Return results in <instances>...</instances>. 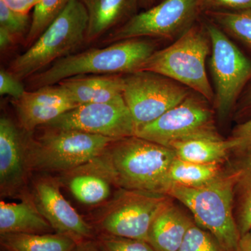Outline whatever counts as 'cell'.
<instances>
[{
  "mask_svg": "<svg viewBox=\"0 0 251 251\" xmlns=\"http://www.w3.org/2000/svg\"><path fill=\"white\" fill-rule=\"evenodd\" d=\"M174 150L140 137L113 140L95 158L117 189L166 194Z\"/></svg>",
  "mask_w": 251,
  "mask_h": 251,
  "instance_id": "cell-1",
  "label": "cell"
},
{
  "mask_svg": "<svg viewBox=\"0 0 251 251\" xmlns=\"http://www.w3.org/2000/svg\"><path fill=\"white\" fill-rule=\"evenodd\" d=\"M156 50V44L145 38L117 41L102 49L63 57L29 77V84L38 89L79 75H126L140 72Z\"/></svg>",
  "mask_w": 251,
  "mask_h": 251,
  "instance_id": "cell-2",
  "label": "cell"
},
{
  "mask_svg": "<svg viewBox=\"0 0 251 251\" xmlns=\"http://www.w3.org/2000/svg\"><path fill=\"white\" fill-rule=\"evenodd\" d=\"M233 165L215 181L201 187L172 185L166 195L192 213L195 222L212 234L226 251H237L241 239L234 214Z\"/></svg>",
  "mask_w": 251,
  "mask_h": 251,
  "instance_id": "cell-3",
  "label": "cell"
},
{
  "mask_svg": "<svg viewBox=\"0 0 251 251\" xmlns=\"http://www.w3.org/2000/svg\"><path fill=\"white\" fill-rule=\"evenodd\" d=\"M37 137L26 133V158L29 172L62 174L101 154L115 140L74 130L40 127Z\"/></svg>",
  "mask_w": 251,
  "mask_h": 251,
  "instance_id": "cell-4",
  "label": "cell"
},
{
  "mask_svg": "<svg viewBox=\"0 0 251 251\" xmlns=\"http://www.w3.org/2000/svg\"><path fill=\"white\" fill-rule=\"evenodd\" d=\"M88 16L81 0H71L29 49L14 59L8 71L20 80L29 78L86 43Z\"/></svg>",
  "mask_w": 251,
  "mask_h": 251,
  "instance_id": "cell-5",
  "label": "cell"
},
{
  "mask_svg": "<svg viewBox=\"0 0 251 251\" xmlns=\"http://www.w3.org/2000/svg\"><path fill=\"white\" fill-rule=\"evenodd\" d=\"M211 41L204 25H193L171 46L156 50L140 71L161 74L214 101V92L206 70Z\"/></svg>",
  "mask_w": 251,
  "mask_h": 251,
  "instance_id": "cell-6",
  "label": "cell"
},
{
  "mask_svg": "<svg viewBox=\"0 0 251 251\" xmlns=\"http://www.w3.org/2000/svg\"><path fill=\"white\" fill-rule=\"evenodd\" d=\"M172 200L163 193L120 188L89 222L97 234L148 242L153 220Z\"/></svg>",
  "mask_w": 251,
  "mask_h": 251,
  "instance_id": "cell-7",
  "label": "cell"
},
{
  "mask_svg": "<svg viewBox=\"0 0 251 251\" xmlns=\"http://www.w3.org/2000/svg\"><path fill=\"white\" fill-rule=\"evenodd\" d=\"M211 41L209 62L214 85V105L220 121L229 117L251 79V59L212 21L204 23Z\"/></svg>",
  "mask_w": 251,
  "mask_h": 251,
  "instance_id": "cell-8",
  "label": "cell"
},
{
  "mask_svg": "<svg viewBox=\"0 0 251 251\" xmlns=\"http://www.w3.org/2000/svg\"><path fill=\"white\" fill-rule=\"evenodd\" d=\"M209 103L192 92L159 118L138 128L135 135L168 148L185 140L223 139L216 126V112Z\"/></svg>",
  "mask_w": 251,
  "mask_h": 251,
  "instance_id": "cell-9",
  "label": "cell"
},
{
  "mask_svg": "<svg viewBox=\"0 0 251 251\" xmlns=\"http://www.w3.org/2000/svg\"><path fill=\"white\" fill-rule=\"evenodd\" d=\"M202 0H163L134 14L104 38V44L136 38H179L194 25Z\"/></svg>",
  "mask_w": 251,
  "mask_h": 251,
  "instance_id": "cell-10",
  "label": "cell"
},
{
  "mask_svg": "<svg viewBox=\"0 0 251 251\" xmlns=\"http://www.w3.org/2000/svg\"><path fill=\"white\" fill-rule=\"evenodd\" d=\"M123 81L124 99L136 130L159 118L192 92L169 77L148 71L124 75Z\"/></svg>",
  "mask_w": 251,
  "mask_h": 251,
  "instance_id": "cell-11",
  "label": "cell"
},
{
  "mask_svg": "<svg viewBox=\"0 0 251 251\" xmlns=\"http://www.w3.org/2000/svg\"><path fill=\"white\" fill-rule=\"evenodd\" d=\"M41 127L78 130L115 140L133 136L136 131L123 96L106 103L77 105Z\"/></svg>",
  "mask_w": 251,
  "mask_h": 251,
  "instance_id": "cell-12",
  "label": "cell"
},
{
  "mask_svg": "<svg viewBox=\"0 0 251 251\" xmlns=\"http://www.w3.org/2000/svg\"><path fill=\"white\" fill-rule=\"evenodd\" d=\"M58 176L39 175L32 183L31 196L54 232L80 243L95 239L97 232L63 196Z\"/></svg>",
  "mask_w": 251,
  "mask_h": 251,
  "instance_id": "cell-13",
  "label": "cell"
},
{
  "mask_svg": "<svg viewBox=\"0 0 251 251\" xmlns=\"http://www.w3.org/2000/svg\"><path fill=\"white\" fill-rule=\"evenodd\" d=\"M26 133L9 117L0 119V193L3 198L29 195Z\"/></svg>",
  "mask_w": 251,
  "mask_h": 251,
  "instance_id": "cell-14",
  "label": "cell"
},
{
  "mask_svg": "<svg viewBox=\"0 0 251 251\" xmlns=\"http://www.w3.org/2000/svg\"><path fill=\"white\" fill-rule=\"evenodd\" d=\"M58 178L62 186H65L76 201L87 206L103 205L115 193L112 188H117L95 158L59 175Z\"/></svg>",
  "mask_w": 251,
  "mask_h": 251,
  "instance_id": "cell-15",
  "label": "cell"
},
{
  "mask_svg": "<svg viewBox=\"0 0 251 251\" xmlns=\"http://www.w3.org/2000/svg\"><path fill=\"white\" fill-rule=\"evenodd\" d=\"M124 75H85L59 82L77 105L106 103L123 96Z\"/></svg>",
  "mask_w": 251,
  "mask_h": 251,
  "instance_id": "cell-16",
  "label": "cell"
},
{
  "mask_svg": "<svg viewBox=\"0 0 251 251\" xmlns=\"http://www.w3.org/2000/svg\"><path fill=\"white\" fill-rule=\"evenodd\" d=\"M88 16L86 44L100 39L133 16L140 0H81Z\"/></svg>",
  "mask_w": 251,
  "mask_h": 251,
  "instance_id": "cell-17",
  "label": "cell"
},
{
  "mask_svg": "<svg viewBox=\"0 0 251 251\" xmlns=\"http://www.w3.org/2000/svg\"><path fill=\"white\" fill-rule=\"evenodd\" d=\"M195 223L181 208L170 201L153 220L148 242L157 251H177Z\"/></svg>",
  "mask_w": 251,
  "mask_h": 251,
  "instance_id": "cell-18",
  "label": "cell"
},
{
  "mask_svg": "<svg viewBox=\"0 0 251 251\" xmlns=\"http://www.w3.org/2000/svg\"><path fill=\"white\" fill-rule=\"evenodd\" d=\"M21 202H0V234L53 233L54 229L36 206L31 193Z\"/></svg>",
  "mask_w": 251,
  "mask_h": 251,
  "instance_id": "cell-19",
  "label": "cell"
},
{
  "mask_svg": "<svg viewBox=\"0 0 251 251\" xmlns=\"http://www.w3.org/2000/svg\"><path fill=\"white\" fill-rule=\"evenodd\" d=\"M233 164L237 176L234 187V214L241 237L251 229V149L237 153Z\"/></svg>",
  "mask_w": 251,
  "mask_h": 251,
  "instance_id": "cell-20",
  "label": "cell"
},
{
  "mask_svg": "<svg viewBox=\"0 0 251 251\" xmlns=\"http://www.w3.org/2000/svg\"><path fill=\"white\" fill-rule=\"evenodd\" d=\"M179 159L203 163H225L233 153L230 139H194L177 142L171 145Z\"/></svg>",
  "mask_w": 251,
  "mask_h": 251,
  "instance_id": "cell-21",
  "label": "cell"
},
{
  "mask_svg": "<svg viewBox=\"0 0 251 251\" xmlns=\"http://www.w3.org/2000/svg\"><path fill=\"white\" fill-rule=\"evenodd\" d=\"M224 164L193 163L176 157L168 172L167 191L172 185L196 188L210 184L228 171Z\"/></svg>",
  "mask_w": 251,
  "mask_h": 251,
  "instance_id": "cell-22",
  "label": "cell"
},
{
  "mask_svg": "<svg viewBox=\"0 0 251 251\" xmlns=\"http://www.w3.org/2000/svg\"><path fill=\"white\" fill-rule=\"evenodd\" d=\"M0 244L4 251H73L77 243L67 236L53 232L0 234Z\"/></svg>",
  "mask_w": 251,
  "mask_h": 251,
  "instance_id": "cell-23",
  "label": "cell"
},
{
  "mask_svg": "<svg viewBox=\"0 0 251 251\" xmlns=\"http://www.w3.org/2000/svg\"><path fill=\"white\" fill-rule=\"evenodd\" d=\"M14 105L19 121V126L26 133H32L36 128L47 125L52 120L72 109L63 105L44 101L14 100Z\"/></svg>",
  "mask_w": 251,
  "mask_h": 251,
  "instance_id": "cell-24",
  "label": "cell"
},
{
  "mask_svg": "<svg viewBox=\"0 0 251 251\" xmlns=\"http://www.w3.org/2000/svg\"><path fill=\"white\" fill-rule=\"evenodd\" d=\"M206 14L223 31L251 49V10L238 12L213 11Z\"/></svg>",
  "mask_w": 251,
  "mask_h": 251,
  "instance_id": "cell-25",
  "label": "cell"
},
{
  "mask_svg": "<svg viewBox=\"0 0 251 251\" xmlns=\"http://www.w3.org/2000/svg\"><path fill=\"white\" fill-rule=\"evenodd\" d=\"M71 0H41L34 9L31 27L25 40V46L30 47L50 23L65 9Z\"/></svg>",
  "mask_w": 251,
  "mask_h": 251,
  "instance_id": "cell-26",
  "label": "cell"
},
{
  "mask_svg": "<svg viewBox=\"0 0 251 251\" xmlns=\"http://www.w3.org/2000/svg\"><path fill=\"white\" fill-rule=\"evenodd\" d=\"M29 14H23L10 9L0 0V28L7 31L16 41L25 40L31 27Z\"/></svg>",
  "mask_w": 251,
  "mask_h": 251,
  "instance_id": "cell-27",
  "label": "cell"
},
{
  "mask_svg": "<svg viewBox=\"0 0 251 251\" xmlns=\"http://www.w3.org/2000/svg\"><path fill=\"white\" fill-rule=\"evenodd\" d=\"M177 251H226L215 237L195 223Z\"/></svg>",
  "mask_w": 251,
  "mask_h": 251,
  "instance_id": "cell-28",
  "label": "cell"
},
{
  "mask_svg": "<svg viewBox=\"0 0 251 251\" xmlns=\"http://www.w3.org/2000/svg\"><path fill=\"white\" fill-rule=\"evenodd\" d=\"M95 240L102 251H157L150 243L139 239L97 234Z\"/></svg>",
  "mask_w": 251,
  "mask_h": 251,
  "instance_id": "cell-29",
  "label": "cell"
},
{
  "mask_svg": "<svg viewBox=\"0 0 251 251\" xmlns=\"http://www.w3.org/2000/svg\"><path fill=\"white\" fill-rule=\"evenodd\" d=\"M201 12L213 11H238L251 10V0H202L201 4Z\"/></svg>",
  "mask_w": 251,
  "mask_h": 251,
  "instance_id": "cell-30",
  "label": "cell"
},
{
  "mask_svg": "<svg viewBox=\"0 0 251 251\" xmlns=\"http://www.w3.org/2000/svg\"><path fill=\"white\" fill-rule=\"evenodd\" d=\"M26 92L21 80L13 75L8 70L1 68L0 70V94L1 96L8 95L14 100H18Z\"/></svg>",
  "mask_w": 251,
  "mask_h": 251,
  "instance_id": "cell-31",
  "label": "cell"
},
{
  "mask_svg": "<svg viewBox=\"0 0 251 251\" xmlns=\"http://www.w3.org/2000/svg\"><path fill=\"white\" fill-rule=\"evenodd\" d=\"M229 139L233 143V153H242L251 149V117L237 125Z\"/></svg>",
  "mask_w": 251,
  "mask_h": 251,
  "instance_id": "cell-32",
  "label": "cell"
},
{
  "mask_svg": "<svg viewBox=\"0 0 251 251\" xmlns=\"http://www.w3.org/2000/svg\"><path fill=\"white\" fill-rule=\"evenodd\" d=\"M10 9L23 14H29L41 0H1Z\"/></svg>",
  "mask_w": 251,
  "mask_h": 251,
  "instance_id": "cell-33",
  "label": "cell"
},
{
  "mask_svg": "<svg viewBox=\"0 0 251 251\" xmlns=\"http://www.w3.org/2000/svg\"><path fill=\"white\" fill-rule=\"evenodd\" d=\"M17 42L14 36L10 34L7 31L0 28V49L1 52L8 50L10 47L15 45Z\"/></svg>",
  "mask_w": 251,
  "mask_h": 251,
  "instance_id": "cell-34",
  "label": "cell"
},
{
  "mask_svg": "<svg viewBox=\"0 0 251 251\" xmlns=\"http://www.w3.org/2000/svg\"><path fill=\"white\" fill-rule=\"evenodd\" d=\"M73 251H102L95 239L77 243Z\"/></svg>",
  "mask_w": 251,
  "mask_h": 251,
  "instance_id": "cell-35",
  "label": "cell"
},
{
  "mask_svg": "<svg viewBox=\"0 0 251 251\" xmlns=\"http://www.w3.org/2000/svg\"><path fill=\"white\" fill-rule=\"evenodd\" d=\"M239 112L242 115L251 113V85L242 99Z\"/></svg>",
  "mask_w": 251,
  "mask_h": 251,
  "instance_id": "cell-36",
  "label": "cell"
},
{
  "mask_svg": "<svg viewBox=\"0 0 251 251\" xmlns=\"http://www.w3.org/2000/svg\"><path fill=\"white\" fill-rule=\"evenodd\" d=\"M237 251H251V229L241 237Z\"/></svg>",
  "mask_w": 251,
  "mask_h": 251,
  "instance_id": "cell-37",
  "label": "cell"
},
{
  "mask_svg": "<svg viewBox=\"0 0 251 251\" xmlns=\"http://www.w3.org/2000/svg\"><path fill=\"white\" fill-rule=\"evenodd\" d=\"M155 0H140V3L145 7L150 8L152 6Z\"/></svg>",
  "mask_w": 251,
  "mask_h": 251,
  "instance_id": "cell-38",
  "label": "cell"
},
{
  "mask_svg": "<svg viewBox=\"0 0 251 251\" xmlns=\"http://www.w3.org/2000/svg\"></svg>",
  "mask_w": 251,
  "mask_h": 251,
  "instance_id": "cell-39",
  "label": "cell"
}]
</instances>
